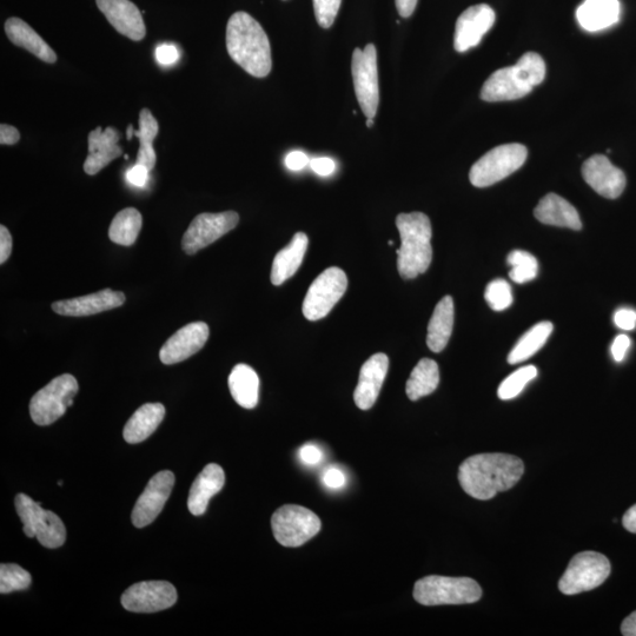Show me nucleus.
I'll return each mask as SVG.
<instances>
[{
  "label": "nucleus",
  "mask_w": 636,
  "mask_h": 636,
  "mask_svg": "<svg viewBox=\"0 0 636 636\" xmlns=\"http://www.w3.org/2000/svg\"><path fill=\"white\" fill-rule=\"evenodd\" d=\"M149 172L148 168H145L144 165L136 163V165L127 172V181L131 185H134V187L143 188L149 181Z\"/></svg>",
  "instance_id": "c03bdc74"
},
{
  "label": "nucleus",
  "mask_w": 636,
  "mask_h": 636,
  "mask_svg": "<svg viewBox=\"0 0 636 636\" xmlns=\"http://www.w3.org/2000/svg\"><path fill=\"white\" fill-rule=\"evenodd\" d=\"M121 601L129 612L156 613L175 606L177 591L170 582H139L124 592Z\"/></svg>",
  "instance_id": "4468645a"
},
{
  "label": "nucleus",
  "mask_w": 636,
  "mask_h": 636,
  "mask_svg": "<svg viewBox=\"0 0 636 636\" xmlns=\"http://www.w3.org/2000/svg\"><path fill=\"white\" fill-rule=\"evenodd\" d=\"M309 165L320 176H330L336 170V163L327 157L311 159Z\"/></svg>",
  "instance_id": "a18cd8bd"
},
{
  "label": "nucleus",
  "mask_w": 636,
  "mask_h": 636,
  "mask_svg": "<svg viewBox=\"0 0 636 636\" xmlns=\"http://www.w3.org/2000/svg\"><path fill=\"white\" fill-rule=\"evenodd\" d=\"M485 298L488 306L494 311H503L512 306V287L505 280H494L487 286Z\"/></svg>",
  "instance_id": "4c0bfd02"
},
{
  "label": "nucleus",
  "mask_w": 636,
  "mask_h": 636,
  "mask_svg": "<svg viewBox=\"0 0 636 636\" xmlns=\"http://www.w3.org/2000/svg\"><path fill=\"white\" fill-rule=\"evenodd\" d=\"M31 583L30 573L15 563L0 566V593L9 594L25 591L31 586Z\"/></svg>",
  "instance_id": "e433bc0d"
},
{
  "label": "nucleus",
  "mask_w": 636,
  "mask_h": 636,
  "mask_svg": "<svg viewBox=\"0 0 636 636\" xmlns=\"http://www.w3.org/2000/svg\"><path fill=\"white\" fill-rule=\"evenodd\" d=\"M615 326L622 330H634L636 328V311L622 308L614 314Z\"/></svg>",
  "instance_id": "79ce46f5"
},
{
  "label": "nucleus",
  "mask_w": 636,
  "mask_h": 636,
  "mask_svg": "<svg viewBox=\"0 0 636 636\" xmlns=\"http://www.w3.org/2000/svg\"><path fill=\"white\" fill-rule=\"evenodd\" d=\"M396 227L401 237V248L396 251L397 270L404 280H413L432 264V223L422 212H412L397 216Z\"/></svg>",
  "instance_id": "7ed1b4c3"
},
{
  "label": "nucleus",
  "mask_w": 636,
  "mask_h": 636,
  "mask_svg": "<svg viewBox=\"0 0 636 636\" xmlns=\"http://www.w3.org/2000/svg\"><path fill=\"white\" fill-rule=\"evenodd\" d=\"M227 49L231 59L253 77H267L273 69L267 33L247 12H236L230 17Z\"/></svg>",
  "instance_id": "f03ea898"
},
{
  "label": "nucleus",
  "mask_w": 636,
  "mask_h": 636,
  "mask_svg": "<svg viewBox=\"0 0 636 636\" xmlns=\"http://www.w3.org/2000/svg\"><path fill=\"white\" fill-rule=\"evenodd\" d=\"M454 327V301L450 296L437 303L428 326L427 344L434 353H441L447 347Z\"/></svg>",
  "instance_id": "c756f323"
},
{
  "label": "nucleus",
  "mask_w": 636,
  "mask_h": 636,
  "mask_svg": "<svg viewBox=\"0 0 636 636\" xmlns=\"http://www.w3.org/2000/svg\"><path fill=\"white\" fill-rule=\"evenodd\" d=\"M546 64L535 52H527L514 66L495 71L481 91L483 101L508 102L523 98L545 81Z\"/></svg>",
  "instance_id": "20e7f679"
},
{
  "label": "nucleus",
  "mask_w": 636,
  "mask_h": 636,
  "mask_svg": "<svg viewBox=\"0 0 636 636\" xmlns=\"http://www.w3.org/2000/svg\"><path fill=\"white\" fill-rule=\"evenodd\" d=\"M622 525L628 532L636 534V505L629 508L622 519Z\"/></svg>",
  "instance_id": "603ef678"
},
{
  "label": "nucleus",
  "mask_w": 636,
  "mask_h": 636,
  "mask_svg": "<svg viewBox=\"0 0 636 636\" xmlns=\"http://www.w3.org/2000/svg\"><path fill=\"white\" fill-rule=\"evenodd\" d=\"M225 475L221 466L216 463H210L205 467L201 474L196 477L192 483L188 508L190 513L195 516H201L207 512L209 502L217 493H220L224 487Z\"/></svg>",
  "instance_id": "5701e85b"
},
{
  "label": "nucleus",
  "mask_w": 636,
  "mask_h": 636,
  "mask_svg": "<svg viewBox=\"0 0 636 636\" xmlns=\"http://www.w3.org/2000/svg\"><path fill=\"white\" fill-rule=\"evenodd\" d=\"M15 505L23 530L28 538H37L45 548L62 547L66 540V529L61 518L42 508L41 502L33 501L26 494H18Z\"/></svg>",
  "instance_id": "423d86ee"
},
{
  "label": "nucleus",
  "mask_w": 636,
  "mask_h": 636,
  "mask_svg": "<svg viewBox=\"0 0 636 636\" xmlns=\"http://www.w3.org/2000/svg\"><path fill=\"white\" fill-rule=\"evenodd\" d=\"M156 58L159 64L168 66L175 64L180 58V52H178L175 45L162 44L156 49Z\"/></svg>",
  "instance_id": "37998d69"
},
{
  "label": "nucleus",
  "mask_w": 636,
  "mask_h": 636,
  "mask_svg": "<svg viewBox=\"0 0 636 636\" xmlns=\"http://www.w3.org/2000/svg\"><path fill=\"white\" fill-rule=\"evenodd\" d=\"M351 74L363 114L367 118H375L380 104V88L377 51L374 44H368L364 50H354Z\"/></svg>",
  "instance_id": "9b49d317"
},
{
  "label": "nucleus",
  "mask_w": 636,
  "mask_h": 636,
  "mask_svg": "<svg viewBox=\"0 0 636 636\" xmlns=\"http://www.w3.org/2000/svg\"><path fill=\"white\" fill-rule=\"evenodd\" d=\"M21 139V134L15 127L8 124L0 125V144L15 145Z\"/></svg>",
  "instance_id": "8fccbe9b"
},
{
  "label": "nucleus",
  "mask_w": 636,
  "mask_h": 636,
  "mask_svg": "<svg viewBox=\"0 0 636 636\" xmlns=\"http://www.w3.org/2000/svg\"><path fill=\"white\" fill-rule=\"evenodd\" d=\"M209 327L207 323H190L172 335L164 343L159 351V359L162 363L176 364L188 360L189 357L198 353L209 339Z\"/></svg>",
  "instance_id": "a211bd4d"
},
{
  "label": "nucleus",
  "mask_w": 636,
  "mask_h": 636,
  "mask_svg": "<svg viewBox=\"0 0 636 636\" xmlns=\"http://www.w3.org/2000/svg\"><path fill=\"white\" fill-rule=\"evenodd\" d=\"M508 264L512 267L509 277L516 283L523 284L533 281L538 276V260L527 251L514 250L507 258Z\"/></svg>",
  "instance_id": "f704fd0d"
},
{
  "label": "nucleus",
  "mask_w": 636,
  "mask_h": 636,
  "mask_svg": "<svg viewBox=\"0 0 636 636\" xmlns=\"http://www.w3.org/2000/svg\"><path fill=\"white\" fill-rule=\"evenodd\" d=\"M414 598L423 606L467 605L482 598V589L473 579L430 575L416 582Z\"/></svg>",
  "instance_id": "39448f33"
},
{
  "label": "nucleus",
  "mask_w": 636,
  "mask_h": 636,
  "mask_svg": "<svg viewBox=\"0 0 636 636\" xmlns=\"http://www.w3.org/2000/svg\"><path fill=\"white\" fill-rule=\"evenodd\" d=\"M310 163L309 157L302 151H293L286 158L287 168L291 171H298L306 168Z\"/></svg>",
  "instance_id": "09e8293b"
},
{
  "label": "nucleus",
  "mask_w": 636,
  "mask_h": 636,
  "mask_svg": "<svg viewBox=\"0 0 636 636\" xmlns=\"http://www.w3.org/2000/svg\"><path fill=\"white\" fill-rule=\"evenodd\" d=\"M165 417V407L161 403L144 404L124 427V440L137 445L156 432Z\"/></svg>",
  "instance_id": "cd10ccee"
},
{
  "label": "nucleus",
  "mask_w": 636,
  "mask_h": 636,
  "mask_svg": "<svg viewBox=\"0 0 636 636\" xmlns=\"http://www.w3.org/2000/svg\"><path fill=\"white\" fill-rule=\"evenodd\" d=\"M538 376V369L534 366L522 367L500 384L498 395L501 400L508 401L515 399L522 393L530 381Z\"/></svg>",
  "instance_id": "c9c22d12"
},
{
  "label": "nucleus",
  "mask_w": 636,
  "mask_h": 636,
  "mask_svg": "<svg viewBox=\"0 0 636 636\" xmlns=\"http://www.w3.org/2000/svg\"><path fill=\"white\" fill-rule=\"evenodd\" d=\"M621 18L619 0H585L576 11V19L583 30L604 31L618 24Z\"/></svg>",
  "instance_id": "b1692460"
},
{
  "label": "nucleus",
  "mask_w": 636,
  "mask_h": 636,
  "mask_svg": "<svg viewBox=\"0 0 636 636\" xmlns=\"http://www.w3.org/2000/svg\"><path fill=\"white\" fill-rule=\"evenodd\" d=\"M78 382L74 376L64 374L52 380L48 386L32 397L30 415L38 426H50L74 404L78 393Z\"/></svg>",
  "instance_id": "6e6552de"
},
{
  "label": "nucleus",
  "mask_w": 636,
  "mask_h": 636,
  "mask_svg": "<svg viewBox=\"0 0 636 636\" xmlns=\"http://www.w3.org/2000/svg\"><path fill=\"white\" fill-rule=\"evenodd\" d=\"M278 543L284 547H300L320 533L321 520L310 509L288 505L278 508L271 518Z\"/></svg>",
  "instance_id": "1a4fd4ad"
},
{
  "label": "nucleus",
  "mask_w": 636,
  "mask_h": 636,
  "mask_svg": "<svg viewBox=\"0 0 636 636\" xmlns=\"http://www.w3.org/2000/svg\"><path fill=\"white\" fill-rule=\"evenodd\" d=\"M119 139H121V134L112 127L106 128L104 131L101 127H97L90 132L88 137L89 156L84 162L86 174L97 175L112 161L123 155V149L118 145Z\"/></svg>",
  "instance_id": "4be33fe9"
},
{
  "label": "nucleus",
  "mask_w": 636,
  "mask_h": 636,
  "mask_svg": "<svg viewBox=\"0 0 636 636\" xmlns=\"http://www.w3.org/2000/svg\"><path fill=\"white\" fill-rule=\"evenodd\" d=\"M440 383V369L434 360L422 359L410 374L406 386L409 400L417 401L433 394Z\"/></svg>",
  "instance_id": "2f4dec72"
},
{
  "label": "nucleus",
  "mask_w": 636,
  "mask_h": 636,
  "mask_svg": "<svg viewBox=\"0 0 636 636\" xmlns=\"http://www.w3.org/2000/svg\"><path fill=\"white\" fill-rule=\"evenodd\" d=\"M12 253V237L5 225L0 227V264L9 260Z\"/></svg>",
  "instance_id": "de8ad7c7"
},
{
  "label": "nucleus",
  "mask_w": 636,
  "mask_h": 636,
  "mask_svg": "<svg viewBox=\"0 0 636 636\" xmlns=\"http://www.w3.org/2000/svg\"><path fill=\"white\" fill-rule=\"evenodd\" d=\"M611 562L605 555L595 552L576 554L559 582L561 593L575 595L593 591L611 574Z\"/></svg>",
  "instance_id": "9d476101"
},
{
  "label": "nucleus",
  "mask_w": 636,
  "mask_h": 636,
  "mask_svg": "<svg viewBox=\"0 0 636 636\" xmlns=\"http://www.w3.org/2000/svg\"><path fill=\"white\" fill-rule=\"evenodd\" d=\"M348 288V277L340 268H329L311 284L303 302V315L309 321L326 317L340 302Z\"/></svg>",
  "instance_id": "f8f14e48"
},
{
  "label": "nucleus",
  "mask_w": 636,
  "mask_h": 636,
  "mask_svg": "<svg viewBox=\"0 0 636 636\" xmlns=\"http://www.w3.org/2000/svg\"><path fill=\"white\" fill-rule=\"evenodd\" d=\"M554 326L551 322H541L523 335L516 346L508 355V363L519 364L530 359L545 346L549 336L553 333Z\"/></svg>",
  "instance_id": "473e14b6"
},
{
  "label": "nucleus",
  "mask_w": 636,
  "mask_h": 636,
  "mask_svg": "<svg viewBox=\"0 0 636 636\" xmlns=\"http://www.w3.org/2000/svg\"><path fill=\"white\" fill-rule=\"evenodd\" d=\"M159 131L157 119L151 114L147 108L139 112V130L135 131L130 125L128 128V139L135 136L139 139V150L137 154V164L144 165L149 171L155 168L157 155L154 149V143Z\"/></svg>",
  "instance_id": "7c9ffc66"
},
{
  "label": "nucleus",
  "mask_w": 636,
  "mask_h": 636,
  "mask_svg": "<svg viewBox=\"0 0 636 636\" xmlns=\"http://www.w3.org/2000/svg\"><path fill=\"white\" fill-rule=\"evenodd\" d=\"M582 176L599 195L615 200L626 188L624 171L616 168L604 155L588 158L582 165Z\"/></svg>",
  "instance_id": "f3484780"
},
{
  "label": "nucleus",
  "mask_w": 636,
  "mask_h": 636,
  "mask_svg": "<svg viewBox=\"0 0 636 636\" xmlns=\"http://www.w3.org/2000/svg\"><path fill=\"white\" fill-rule=\"evenodd\" d=\"M621 633L625 636H636V612L622 622Z\"/></svg>",
  "instance_id": "864d4df0"
},
{
  "label": "nucleus",
  "mask_w": 636,
  "mask_h": 636,
  "mask_svg": "<svg viewBox=\"0 0 636 636\" xmlns=\"http://www.w3.org/2000/svg\"><path fill=\"white\" fill-rule=\"evenodd\" d=\"M97 8L121 35L139 42L147 35L142 12L130 0H96Z\"/></svg>",
  "instance_id": "6ab92c4d"
},
{
  "label": "nucleus",
  "mask_w": 636,
  "mask_h": 636,
  "mask_svg": "<svg viewBox=\"0 0 636 636\" xmlns=\"http://www.w3.org/2000/svg\"><path fill=\"white\" fill-rule=\"evenodd\" d=\"M238 222L240 216L235 211L198 215L185 231L182 248L188 255H195L234 230Z\"/></svg>",
  "instance_id": "ddd939ff"
},
{
  "label": "nucleus",
  "mask_w": 636,
  "mask_h": 636,
  "mask_svg": "<svg viewBox=\"0 0 636 636\" xmlns=\"http://www.w3.org/2000/svg\"><path fill=\"white\" fill-rule=\"evenodd\" d=\"M536 220L553 227L580 230L581 218L571 203L556 194L543 197L534 210Z\"/></svg>",
  "instance_id": "393cba45"
},
{
  "label": "nucleus",
  "mask_w": 636,
  "mask_h": 636,
  "mask_svg": "<svg viewBox=\"0 0 636 636\" xmlns=\"http://www.w3.org/2000/svg\"><path fill=\"white\" fill-rule=\"evenodd\" d=\"M389 359L386 354H375L364 362L359 383L354 393L356 406L362 410L373 408L388 374Z\"/></svg>",
  "instance_id": "412c9836"
},
{
  "label": "nucleus",
  "mask_w": 636,
  "mask_h": 636,
  "mask_svg": "<svg viewBox=\"0 0 636 636\" xmlns=\"http://www.w3.org/2000/svg\"><path fill=\"white\" fill-rule=\"evenodd\" d=\"M342 0H314L316 21L321 28L329 29L334 24Z\"/></svg>",
  "instance_id": "58836bf2"
},
{
  "label": "nucleus",
  "mask_w": 636,
  "mask_h": 636,
  "mask_svg": "<svg viewBox=\"0 0 636 636\" xmlns=\"http://www.w3.org/2000/svg\"><path fill=\"white\" fill-rule=\"evenodd\" d=\"M298 457H300L303 465L317 466L323 460V453L320 447L313 445V443H307L298 450Z\"/></svg>",
  "instance_id": "a19ab883"
},
{
  "label": "nucleus",
  "mask_w": 636,
  "mask_h": 636,
  "mask_svg": "<svg viewBox=\"0 0 636 636\" xmlns=\"http://www.w3.org/2000/svg\"><path fill=\"white\" fill-rule=\"evenodd\" d=\"M367 127L368 128H373L374 127V118H368L367 119Z\"/></svg>",
  "instance_id": "5fc2aeb1"
},
{
  "label": "nucleus",
  "mask_w": 636,
  "mask_h": 636,
  "mask_svg": "<svg viewBox=\"0 0 636 636\" xmlns=\"http://www.w3.org/2000/svg\"><path fill=\"white\" fill-rule=\"evenodd\" d=\"M395 2L400 16L403 18H409L413 15L419 0H395Z\"/></svg>",
  "instance_id": "3c124183"
},
{
  "label": "nucleus",
  "mask_w": 636,
  "mask_h": 636,
  "mask_svg": "<svg viewBox=\"0 0 636 636\" xmlns=\"http://www.w3.org/2000/svg\"><path fill=\"white\" fill-rule=\"evenodd\" d=\"M525 473L519 457L508 454H479L469 457L459 469L460 485L477 500H490L512 489Z\"/></svg>",
  "instance_id": "f257e3e1"
},
{
  "label": "nucleus",
  "mask_w": 636,
  "mask_h": 636,
  "mask_svg": "<svg viewBox=\"0 0 636 636\" xmlns=\"http://www.w3.org/2000/svg\"><path fill=\"white\" fill-rule=\"evenodd\" d=\"M528 151L525 145L503 144L487 152L469 172L470 183L476 188H487L505 180L525 164Z\"/></svg>",
  "instance_id": "0eeeda50"
},
{
  "label": "nucleus",
  "mask_w": 636,
  "mask_h": 636,
  "mask_svg": "<svg viewBox=\"0 0 636 636\" xmlns=\"http://www.w3.org/2000/svg\"><path fill=\"white\" fill-rule=\"evenodd\" d=\"M174 486L175 475L170 470H163L152 477L132 510L131 520L136 528L147 527L158 518Z\"/></svg>",
  "instance_id": "2eb2a0df"
},
{
  "label": "nucleus",
  "mask_w": 636,
  "mask_h": 636,
  "mask_svg": "<svg viewBox=\"0 0 636 636\" xmlns=\"http://www.w3.org/2000/svg\"><path fill=\"white\" fill-rule=\"evenodd\" d=\"M322 481L331 490H341L347 485V476L341 469L331 467L324 472Z\"/></svg>",
  "instance_id": "ea45409f"
},
{
  "label": "nucleus",
  "mask_w": 636,
  "mask_h": 636,
  "mask_svg": "<svg viewBox=\"0 0 636 636\" xmlns=\"http://www.w3.org/2000/svg\"><path fill=\"white\" fill-rule=\"evenodd\" d=\"M142 222L141 212L135 208L119 211L110 225V240L124 247H130L137 241Z\"/></svg>",
  "instance_id": "72a5a7b5"
},
{
  "label": "nucleus",
  "mask_w": 636,
  "mask_h": 636,
  "mask_svg": "<svg viewBox=\"0 0 636 636\" xmlns=\"http://www.w3.org/2000/svg\"><path fill=\"white\" fill-rule=\"evenodd\" d=\"M229 389L238 406L254 409L260 400V377L247 364H237L229 376Z\"/></svg>",
  "instance_id": "c85d7f7f"
},
{
  "label": "nucleus",
  "mask_w": 636,
  "mask_h": 636,
  "mask_svg": "<svg viewBox=\"0 0 636 636\" xmlns=\"http://www.w3.org/2000/svg\"><path fill=\"white\" fill-rule=\"evenodd\" d=\"M495 12L487 4L474 5L457 19L454 48L457 52H466L475 48L483 36L493 28Z\"/></svg>",
  "instance_id": "dca6fc26"
},
{
  "label": "nucleus",
  "mask_w": 636,
  "mask_h": 636,
  "mask_svg": "<svg viewBox=\"0 0 636 636\" xmlns=\"http://www.w3.org/2000/svg\"><path fill=\"white\" fill-rule=\"evenodd\" d=\"M631 343V339H629L627 335L616 336V339L612 344V355L616 362H622L625 360L627 351L629 350V347H631Z\"/></svg>",
  "instance_id": "49530a36"
},
{
  "label": "nucleus",
  "mask_w": 636,
  "mask_h": 636,
  "mask_svg": "<svg viewBox=\"0 0 636 636\" xmlns=\"http://www.w3.org/2000/svg\"><path fill=\"white\" fill-rule=\"evenodd\" d=\"M388 244L390 245V247H392V245H394L393 241H389Z\"/></svg>",
  "instance_id": "6e6d98bb"
},
{
  "label": "nucleus",
  "mask_w": 636,
  "mask_h": 636,
  "mask_svg": "<svg viewBox=\"0 0 636 636\" xmlns=\"http://www.w3.org/2000/svg\"><path fill=\"white\" fill-rule=\"evenodd\" d=\"M5 32L10 41L28 50L41 61L49 64L57 62V56L44 39L31 28V26L19 18H10L5 23Z\"/></svg>",
  "instance_id": "bb28decb"
},
{
  "label": "nucleus",
  "mask_w": 636,
  "mask_h": 636,
  "mask_svg": "<svg viewBox=\"0 0 636 636\" xmlns=\"http://www.w3.org/2000/svg\"><path fill=\"white\" fill-rule=\"evenodd\" d=\"M309 238L304 233H297L286 248L278 251L271 269V282L274 286H281L293 277L306 256Z\"/></svg>",
  "instance_id": "a878e982"
},
{
  "label": "nucleus",
  "mask_w": 636,
  "mask_h": 636,
  "mask_svg": "<svg viewBox=\"0 0 636 636\" xmlns=\"http://www.w3.org/2000/svg\"><path fill=\"white\" fill-rule=\"evenodd\" d=\"M124 302L125 295L121 291L104 289L96 294L55 302L52 310L63 316L82 317L121 307Z\"/></svg>",
  "instance_id": "aec40b11"
},
{
  "label": "nucleus",
  "mask_w": 636,
  "mask_h": 636,
  "mask_svg": "<svg viewBox=\"0 0 636 636\" xmlns=\"http://www.w3.org/2000/svg\"><path fill=\"white\" fill-rule=\"evenodd\" d=\"M58 486H63V481H59Z\"/></svg>",
  "instance_id": "4d7b16f0"
}]
</instances>
